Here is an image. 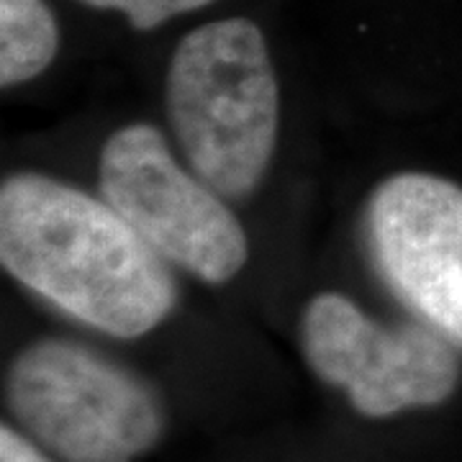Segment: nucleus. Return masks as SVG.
Here are the masks:
<instances>
[{
  "instance_id": "f257e3e1",
  "label": "nucleus",
  "mask_w": 462,
  "mask_h": 462,
  "mask_svg": "<svg viewBox=\"0 0 462 462\" xmlns=\"http://www.w3.org/2000/svg\"><path fill=\"white\" fill-rule=\"evenodd\" d=\"M0 263L60 311L114 337H142L175 306L157 254L106 200L36 172L0 188Z\"/></svg>"
},
{
  "instance_id": "f03ea898",
  "label": "nucleus",
  "mask_w": 462,
  "mask_h": 462,
  "mask_svg": "<svg viewBox=\"0 0 462 462\" xmlns=\"http://www.w3.org/2000/svg\"><path fill=\"white\" fill-rule=\"evenodd\" d=\"M167 116L190 170L224 199H242L275 154L281 93L263 32L224 18L185 33L167 69Z\"/></svg>"
},
{
  "instance_id": "7ed1b4c3",
  "label": "nucleus",
  "mask_w": 462,
  "mask_h": 462,
  "mask_svg": "<svg viewBox=\"0 0 462 462\" xmlns=\"http://www.w3.org/2000/svg\"><path fill=\"white\" fill-rule=\"evenodd\" d=\"M8 403L67 462H132L162 430L160 403L144 383L65 339H44L18 355Z\"/></svg>"
},
{
  "instance_id": "20e7f679",
  "label": "nucleus",
  "mask_w": 462,
  "mask_h": 462,
  "mask_svg": "<svg viewBox=\"0 0 462 462\" xmlns=\"http://www.w3.org/2000/svg\"><path fill=\"white\" fill-rule=\"evenodd\" d=\"M98 182L103 200L149 247L203 282L224 285L247 264L239 218L224 196L175 162L160 129L129 124L111 134Z\"/></svg>"
},
{
  "instance_id": "39448f33",
  "label": "nucleus",
  "mask_w": 462,
  "mask_h": 462,
  "mask_svg": "<svg viewBox=\"0 0 462 462\" xmlns=\"http://www.w3.org/2000/svg\"><path fill=\"white\" fill-rule=\"evenodd\" d=\"M300 342L316 375L345 388L365 416L434 406L457 385V360L445 339L413 324H375L339 293L309 300Z\"/></svg>"
},
{
  "instance_id": "423d86ee",
  "label": "nucleus",
  "mask_w": 462,
  "mask_h": 462,
  "mask_svg": "<svg viewBox=\"0 0 462 462\" xmlns=\"http://www.w3.org/2000/svg\"><path fill=\"white\" fill-rule=\"evenodd\" d=\"M367 242L383 281L431 327L462 342V188L424 172L380 182Z\"/></svg>"
},
{
  "instance_id": "0eeeda50",
  "label": "nucleus",
  "mask_w": 462,
  "mask_h": 462,
  "mask_svg": "<svg viewBox=\"0 0 462 462\" xmlns=\"http://www.w3.org/2000/svg\"><path fill=\"white\" fill-rule=\"evenodd\" d=\"M57 21L44 0H0V85L26 83L51 65Z\"/></svg>"
},
{
  "instance_id": "6e6552de",
  "label": "nucleus",
  "mask_w": 462,
  "mask_h": 462,
  "mask_svg": "<svg viewBox=\"0 0 462 462\" xmlns=\"http://www.w3.org/2000/svg\"><path fill=\"white\" fill-rule=\"evenodd\" d=\"M80 3L100 8V11H118L129 18L134 29L147 32L165 23L167 18L199 11L214 0H80Z\"/></svg>"
},
{
  "instance_id": "1a4fd4ad",
  "label": "nucleus",
  "mask_w": 462,
  "mask_h": 462,
  "mask_svg": "<svg viewBox=\"0 0 462 462\" xmlns=\"http://www.w3.org/2000/svg\"><path fill=\"white\" fill-rule=\"evenodd\" d=\"M0 462H50L39 449H33L21 434L3 427L0 430Z\"/></svg>"
}]
</instances>
